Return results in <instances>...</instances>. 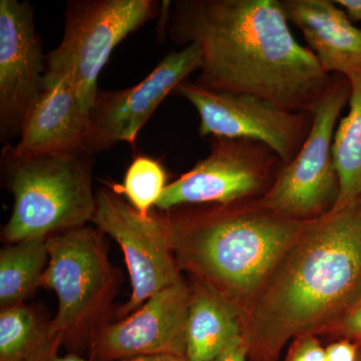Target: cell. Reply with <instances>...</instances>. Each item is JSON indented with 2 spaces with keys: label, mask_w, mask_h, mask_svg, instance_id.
Returning <instances> with one entry per match:
<instances>
[{
  "label": "cell",
  "mask_w": 361,
  "mask_h": 361,
  "mask_svg": "<svg viewBox=\"0 0 361 361\" xmlns=\"http://www.w3.org/2000/svg\"><path fill=\"white\" fill-rule=\"evenodd\" d=\"M96 198L92 223L120 245L129 271L132 293L118 310L123 319L149 297L183 279L182 270L156 212L142 217L110 186L99 190Z\"/></svg>",
  "instance_id": "9c48e42d"
},
{
  "label": "cell",
  "mask_w": 361,
  "mask_h": 361,
  "mask_svg": "<svg viewBox=\"0 0 361 361\" xmlns=\"http://www.w3.org/2000/svg\"><path fill=\"white\" fill-rule=\"evenodd\" d=\"M165 169L158 161L140 156L130 164L123 185H109L116 193L126 196L142 217H149L164 190L167 187Z\"/></svg>",
  "instance_id": "ffe728a7"
},
{
  "label": "cell",
  "mask_w": 361,
  "mask_h": 361,
  "mask_svg": "<svg viewBox=\"0 0 361 361\" xmlns=\"http://www.w3.org/2000/svg\"><path fill=\"white\" fill-rule=\"evenodd\" d=\"M44 54L27 1L0 0V127L20 132L28 109L44 90Z\"/></svg>",
  "instance_id": "4fadbf2b"
},
{
  "label": "cell",
  "mask_w": 361,
  "mask_h": 361,
  "mask_svg": "<svg viewBox=\"0 0 361 361\" xmlns=\"http://www.w3.org/2000/svg\"><path fill=\"white\" fill-rule=\"evenodd\" d=\"M176 90L200 115L199 134L262 142L285 166L295 158L312 128V114L285 111L252 94L212 92L196 82H182Z\"/></svg>",
  "instance_id": "30bf717a"
},
{
  "label": "cell",
  "mask_w": 361,
  "mask_h": 361,
  "mask_svg": "<svg viewBox=\"0 0 361 361\" xmlns=\"http://www.w3.org/2000/svg\"><path fill=\"white\" fill-rule=\"evenodd\" d=\"M350 94L348 78L331 75L329 89L313 111L312 128L302 148L257 199L261 205L300 222L317 219L336 207L341 187L332 147L337 120Z\"/></svg>",
  "instance_id": "52a82bcc"
},
{
  "label": "cell",
  "mask_w": 361,
  "mask_h": 361,
  "mask_svg": "<svg viewBox=\"0 0 361 361\" xmlns=\"http://www.w3.org/2000/svg\"><path fill=\"white\" fill-rule=\"evenodd\" d=\"M63 348L59 337L51 330V334L25 361H90L77 353L61 355L59 349Z\"/></svg>",
  "instance_id": "603a6c76"
},
{
  "label": "cell",
  "mask_w": 361,
  "mask_h": 361,
  "mask_svg": "<svg viewBox=\"0 0 361 361\" xmlns=\"http://www.w3.org/2000/svg\"><path fill=\"white\" fill-rule=\"evenodd\" d=\"M283 161L262 142L214 137L210 154L164 190L156 208L257 200L272 186ZM259 198V199H260Z\"/></svg>",
  "instance_id": "ba28073f"
},
{
  "label": "cell",
  "mask_w": 361,
  "mask_h": 361,
  "mask_svg": "<svg viewBox=\"0 0 361 361\" xmlns=\"http://www.w3.org/2000/svg\"><path fill=\"white\" fill-rule=\"evenodd\" d=\"M324 358L325 348L317 337L305 336L294 339L285 361H324Z\"/></svg>",
  "instance_id": "7402d4cb"
},
{
  "label": "cell",
  "mask_w": 361,
  "mask_h": 361,
  "mask_svg": "<svg viewBox=\"0 0 361 361\" xmlns=\"http://www.w3.org/2000/svg\"><path fill=\"white\" fill-rule=\"evenodd\" d=\"M153 0H73L66 11L61 44L47 56L44 89L68 80L82 110L90 114L97 78L111 52L130 33L155 18Z\"/></svg>",
  "instance_id": "8992f818"
},
{
  "label": "cell",
  "mask_w": 361,
  "mask_h": 361,
  "mask_svg": "<svg viewBox=\"0 0 361 361\" xmlns=\"http://www.w3.org/2000/svg\"><path fill=\"white\" fill-rule=\"evenodd\" d=\"M201 66L200 49L189 44L170 52L140 84L116 92L99 90L90 111L85 152L92 155L120 142L134 145L140 130L164 99Z\"/></svg>",
  "instance_id": "8fae6325"
},
{
  "label": "cell",
  "mask_w": 361,
  "mask_h": 361,
  "mask_svg": "<svg viewBox=\"0 0 361 361\" xmlns=\"http://www.w3.org/2000/svg\"><path fill=\"white\" fill-rule=\"evenodd\" d=\"M360 345L349 339H338L325 348L324 361H358Z\"/></svg>",
  "instance_id": "cb8c5ba5"
},
{
  "label": "cell",
  "mask_w": 361,
  "mask_h": 361,
  "mask_svg": "<svg viewBox=\"0 0 361 361\" xmlns=\"http://www.w3.org/2000/svg\"><path fill=\"white\" fill-rule=\"evenodd\" d=\"M361 292V201L302 231L242 314L249 361H277L289 341L327 334Z\"/></svg>",
  "instance_id": "7a4b0ae2"
},
{
  "label": "cell",
  "mask_w": 361,
  "mask_h": 361,
  "mask_svg": "<svg viewBox=\"0 0 361 361\" xmlns=\"http://www.w3.org/2000/svg\"><path fill=\"white\" fill-rule=\"evenodd\" d=\"M327 334L338 339H349L361 345V292Z\"/></svg>",
  "instance_id": "44dd1931"
},
{
  "label": "cell",
  "mask_w": 361,
  "mask_h": 361,
  "mask_svg": "<svg viewBox=\"0 0 361 361\" xmlns=\"http://www.w3.org/2000/svg\"><path fill=\"white\" fill-rule=\"evenodd\" d=\"M156 213L178 265L217 291L241 314L302 231L257 200L186 206Z\"/></svg>",
  "instance_id": "3957f363"
},
{
  "label": "cell",
  "mask_w": 361,
  "mask_h": 361,
  "mask_svg": "<svg viewBox=\"0 0 361 361\" xmlns=\"http://www.w3.org/2000/svg\"><path fill=\"white\" fill-rule=\"evenodd\" d=\"M358 361H361V345H360V353H358Z\"/></svg>",
  "instance_id": "83f0119b"
},
{
  "label": "cell",
  "mask_w": 361,
  "mask_h": 361,
  "mask_svg": "<svg viewBox=\"0 0 361 361\" xmlns=\"http://www.w3.org/2000/svg\"><path fill=\"white\" fill-rule=\"evenodd\" d=\"M187 318L186 356L210 361L237 336H242V314L235 304L192 278Z\"/></svg>",
  "instance_id": "2e32d148"
},
{
  "label": "cell",
  "mask_w": 361,
  "mask_h": 361,
  "mask_svg": "<svg viewBox=\"0 0 361 361\" xmlns=\"http://www.w3.org/2000/svg\"><path fill=\"white\" fill-rule=\"evenodd\" d=\"M89 123L90 114L63 78L42 90L21 123L20 142L9 149L18 157L85 151Z\"/></svg>",
  "instance_id": "5bb4252c"
},
{
  "label": "cell",
  "mask_w": 361,
  "mask_h": 361,
  "mask_svg": "<svg viewBox=\"0 0 361 361\" xmlns=\"http://www.w3.org/2000/svg\"><path fill=\"white\" fill-rule=\"evenodd\" d=\"M47 238L9 244L0 252V305L23 303L39 287L49 263Z\"/></svg>",
  "instance_id": "ac0fdd59"
},
{
  "label": "cell",
  "mask_w": 361,
  "mask_h": 361,
  "mask_svg": "<svg viewBox=\"0 0 361 361\" xmlns=\"http://www.w3.org/2000/svg\"><path fill=\"white\" fill-rule=\"evenodd\" d=\"M118 361H191L186 355H171V353H161V355L137 356V357L128 358V360Z\"/></svg>",
  "instance_id": "4316f807"
},
{
  "label": "cell",
  "mask_w": 361,
  "mask_h": 361,
  "mask_svg": "<svg viewBox=\"0 0 361 361\" xmlns=\"http://www.w3.org/2000/svg\"><path fill=\"white\" fill-rule=\"evenodd\" d=\"M348 78L349 111L337 127L332 147L341 187L336 207L361 201V73Z\"/></svg>",
  "instance_id": "e0dca14e"
},
{
  "label": "cell",
  "mask_w": 361,
  "mask_h": 361,
  "mask_svg": "<svg viewBox=\"0 0 361 361\" xmlns=\"http://www.w3.org/2000/svg\"><path fill=\"white\" fill-rule=\"evenodd\" d=\"M6 157L7 186L13 196L11 218L2 237L9 244L49 238L92 222L97 198L92 191V159L85 151Z\"/></svg>",
  "instance_id": "5b68a950"
},
{
  "label": "cell",
  "mask_w": 361,
  "mask_h": 361,
  "mask_svg": "<svg viewBox=\"0 0 361 361\" xmlns=\"http://www.w3.org/2000/svg\"><path fill=\"white\" fill-rule=\"evenodd\" d=\"M287 18L303 33L325 73H361V28L331 0H281Z\"/></svg>",
  "instance_id": "9a60e30c"
},
{
  "label": "cell",
  "mask_w": 361,
  "mask_h": 361,
  "mask_svg": "<svg viewBox=\"0 0 361 361\" xmlns=\"http://www.w3.org/2000/svg\"><path fill=\"white\" fill-rule=\"evenodd\" d=\"M168 30L202 54L196 84L312 114L331 75L292 35L281 0H178Z\"/></svg>",
  "instance_id": "6da1fadb"
},
{
  "label": "cell",
  "mask_w": 361,
  "mask_h": 361,
  "mask_svg": "<svg viewBox=\"0 0 361 361\" xmlns=\"http://www.w3.org/2000/svg\"><path fill=\"white\" fill-rule=\"evenodd\" d=\"M51 334L49 322L25 303L0 311V361H25Z\"/></svg>",
  "instance_id": "d6986e66"
},
{
  "label": "cell",
  "mask_w": 361,
  "mask_h": 361,
  "mask_svg": "<svg viewBox=\"0 0 361 361\" xmlns=\"http://www.w3.org/2000/svg\"><path fill=\"white\" fill-rule=\"evenodd\" d=\"M190 286L184 278L149 297L141 307L94 334L90 361H118L137 356L186 355Z\"/></svg>",
  "instance_id": "7c38bea8"
},
{
  "label": "cell",
  "mask_w": 361,
  "mask_h": 361,
  "mask_svg": "<svg viewBox=\"0 0 361 361\" xmlns=\"http://www.w3.org/2000/svg\"><path fill=\"white\" fill-rule=\"evenodd\" d=\"M210 361H249L248 351L243 337L233 339L220 355Z\"/></svg>",
  "instance_id": "d4e9b609"
},
{
  "label": "cell",
  "mask_w": 361,
  "mask_h": 361,
  "mask_svg": "<svg viewBox=\"0 0 361 361\" xmlns=\"http://www.w3.org/2000/svg\"><path fill=\"white\" fill-rule=\"evenodd\" d=\"M104 236L82 226L47 239L49 263L39 287L58 297L49 327L71 353H87L90 341L109 323L122 275L109 258Z\"/></svg>",
  "instance_id": "277c9868"
},
{
  "label": "cell",
  "mask_w": 361,
  "mask_h": 361,
  "mask_svg": "<svg viewBox=\"0 0 361 361\" xmlns=\"http://www.w3.org/2000/svg\"><path fill=\"white\" fill-rule=\"evenodd\" d=\"M334 2L343 8L349 20L361 23V0H336Z\"/></svg>",
  "instance_id": "484cf974"
}]
</instances>
